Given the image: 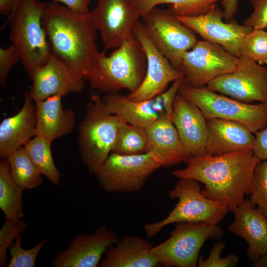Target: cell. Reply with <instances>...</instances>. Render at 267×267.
<instances>
[{"mask_svg":"<svg viewBox=\"0 0 267 267\" xmlns=\"http://www.w3.org/2000/svg\"><path fill=\"white\" fill-rule=\"evenodd\" d=\"M171 119L189 156L206 155L207 120L197 106L178 93L173 103Z\"/></svg>","mask_w":267,"mask_h":267,"instance_id":"obj_19","label":"cell"},{"mask_svg":"<svg viewBox=\"0 0 267 267\" xmlns=\"http://www.w3.org/2000/svg\"><path fill=\"white\" fill-rule=\"evenodd\" d=\"M162 167H164L163 159L154 149L132 155L112 152L94 175L107 192H135L139 191L148 178Z\"/></svg>","mask_w":267,"mask_h":267,"instance_id":"obj_7","label":"cell"},{"mask_svg":"<svg viewBox=\"0 0 267 267\" xmlns=\"http://www.w3.org/2000/svg\"><path fill=\"white\" fill-rule=\"evenodd\" d=\"M143 47L134 35L126 39L109 56L98 52L88 78L90 87L108 93L123 89L130 92L141 85L146 71Z\"/></svg>","mask_w":267,"mask_h":267,"instance_id":"obj_3","label":"cell"},{"mask_svg":"<svg viewBox=\"0 0 267 267\" xmlns=\"http://www.w3.org/2000/svg\"><path fill=\"white\" fill-rule=\"evenodd\" d=\"M253 267H267V252L256 261L253 262Z\"/></svg>","mask_w":267,"mask_h":267,"instance_id":"obj_42","label":"cell"},{"mask_svg":"<svg viewBox=\"0 0 267 267\" xmlns=\"http://www.w3.org/2000/svg\"><path fill=\"white\" fill-rule=\"evenodd\" d=\"M20 60L21 56L13 44L7 48H0V83L4 86L12 66Z\"/></svg>","mask_w":267,"mask_h":267,"instance_id":"obj_37","label":"cell"},{"mask_svg":"<svg viewBox=\"0 0 267 267\" xmlns=\"http://www.w3.org/2000/svg\"><path fill=\"white\" fill-rule=\"evenodd\" d=\"M253 7L251 14L244 20V25L254 29L267 27V0H251Z\"/></svg>","mask_w":267,"mask_h":267,"instance_id":"obj_36","label":"cell"},{"mask_svg":"<svg viewBox=\"0 0 267 267\" xmlns=\"http://www.w3.org/2000/svg\"><path fill=\"white\" fill-rule=\"evenodd\" d=\"M262 160L252 149L220 156L188 157L186 167L172 172L180 178H190L204 184L202 193L226 205L233 212L252 191L255 169Z\"/></svg>","mask_w":267,"mask_h":267,"instance_id":"obj_1","label":"cell"},{"mask_svg":"<svg viewBox=\"0 0 267 267\" xmlns=\"http://www.w3.org/2000/svg\"><path fill=\"white\" fill-rule=\"evenodd\" d=\"M124 122L109 111L102 97L91 96L78 137L81 158L89 174L95 175L112 152Z\"/></svg>","mask_w":267,"mask_h":267,"instance_id":"obj_4","label":"cell"},{"mask_svg":"<svg viewBox=\"0 0 267 267\" xmlns=\"http://www.w3.org/2000/svg\"><path fill=\"white\" fill-rule=\"evenodd\" d=\"M41 23L51 53L77 78L88 80L96 56L97 28L91 15L75 12L58 2L46 4Z\"/></svg>","mask_w":267,"mask_h":267,"instance_id":"obj_2","label":"cell"},{"mask_svg":"<svg viewBox=\"0 0 267 267\" xmlns=\"http://www.w3.org/2000/svg\"><path fill=\"white\" fill-rule=\"evenodd\" d=\"M46 4L39 0H19L7 21L10 40L19 50L31 80L35 71L46 62L51 54L41 23Z\"/></svg>","mask_w":267,"mask_h":267,"instance_id":"obj_5","label":"cell"},{"mask_svg":"<svg viewBox=\"0 0 267 267\" xmlns=\"http://www.w3.org/2000/svg\"><path fill=\"white\" fill-rule=\"evenodd\" d=\"M238 0H222V4L223 7L224 19L226 22L232 19L238 10Z\"/></svg>","mask_w":267,"mask_h":267,"instance_id":"obj_40","label":"cell"},{"mask_svg":"<svg viewBox=\"0 0 267 267\" xmlns=\"http://www.w3.org/2000/svg\"><path fill=\"white\" fill-rule=\"evenodd\" d=\"M24 190L13 179L8 159H2L0 162V208L5 220L19 221L24 218Z\"/></svg>","mask_w":267,"mask_h":267,"instance_id":"obj_26","label":"cell"},{"mask_svg":"<svg viewBox=\"0 0 267 267\" xmlns=\"http://www.w3.org/2000/svg\"><path fill=\"white\" fill-rule=\"evenodd\" d=\"M19 0H0V13L9 15Z\"/></svg>","mask_w":267,"mask_h":267,"instance_id":"obj_41","label":"cell"},{"mask_svg":"<svg viewBox=\"0 0 267 267\" xmlns=\"http://www.w3.org/2000/svg\"><path fill=\"white\" fill-rule=\"evenodd\" d=\"M154 246L139 236H125L109 246L99 267H156L160 265L151 252Z\"/></svg>","mask_w":267,"mask_h":267,"instance_id":"obj_23","label":"cell"},{"mask_svg":"<svg viewBox=\"0 0 267 267\" xmlns=\"http://www.w3.org/2000/svg\"><path fill=\"white\" fill-rule=\"evenodd\" d=\"M32 86L29 94L35 102L55 95L66 96L80 93L85 80L75 77L69 67L51 53L46 62L38 68L32 77Z\"/></svg>","mask_w":267,"mask_h":267,"instance_id":"obj_18","label":"cell"},{"mask_svg":"<svg viewBox=\"0 0 267 267\" xmlns=\"http://www.w3.org/2000/svg\"><path fill=\"white\" fill-rule=\"evenodd\" d=\"M61 95L50 96L45 100L35 102L37 112L36 136L51 141L70 134L76 121L73 111L64 109Z\"/></svg>","mask_w":267,"mask_h":267,"instance_id":"obj_24","label":"cell"},{"mask_svg":"<svg viewBox=\"0 0 267 267\" xmlns=\"http://www.w3.org/2000/svg\"><path fill=\"white\" fill-rule=\"evenodd\" d=\"M48 239H44L29 249L22 247L21 234L18 235L9 248L10 259L7 267H35L38 256L44 248Z\"/></svg>","mask_w":267,"mask_h":267,"instance_id":"obj_32","label":"cell"},{"mask_svg":"<svg viewBox=\"0 0 267 267\" xmlns=\"http://www.w3.org/2000/svg\"><path fill=\"white\" fill-rule=\"evenodd\" d=\"M233 212L234 220L228 229L246 241L248 257L254 262L267 252V218L252 205L249 199Z\"/></svg>","mask_w":267,"mask_h":267,"instance_id":"obj_20","label":"cell"},{"mask_svg":"<svg viewBox=\"0 0 267 267\" xmlns=\"http://www.w3.org/2000/svg\"><path fill=\"white\" fill-rule=\"evenodd\" d=\"M239 61V57L217 44L197 41L181 56L178 69L183 75L182 83L194 88L205 87L215 78L233 71Z\"/></svg>","mask_w":267,"mask_h":267,"instance_id":"obj_11","label":"cell"},{"mask_svg":"<svg viewBox=\"0 0 267 267\" xmlns=\"http://www.w3.org/2000/svg\"><path fill=\"white\" fill-rule=\"evenodd\" d=\"M90 11L104 51L116 48L133 35L141 14L132 0H96Z\"/></svg>","mask_w":267,"mask_h":267,"instance_id":"obj_13","label":"cell"},{"mask_svg":"<svg viewBox=\"0 0 267 267\" xmlns=\"http://www.w3.org/2000/svg\"><path fill=\"white\" fill-rule=\"evenodd\" d=\"M253 189L249 201L252 205L267 218V160L256 167L252 179Z\"/></svg>","mask_w":267,"mask_h":267,"instance_id":"obj_33","label":"cell"},{"mask_svg":"<svg viewBox=\"0 0 267 267\" xmlns=\"http://www.w3.org/2000/svg\"><path fill=\"white\" fill-rule=\"evenodd\" d=\"M205 87L242 102L267 103V68L240 56L233 71L215 78Z\"/></svg>","mask_w":267,"mask_h":267,"instance_id":"obj_12","label":"cell"},{"mask_svg":"<svg viewBox=\"0 0 267 267\" xmlns=\"http://www.w3.org/2000/svg\"><path fill=\"white\" fill-rule=\"evenodd\" d=\"M255 134L252 148L254 155L261 160H267V127Z\"/></svg>","mask_w":267,"mask_h":267,"instance_id":"obj_38","label":"cell"},{"mask_svg":"<svg viewBox=\"0 0 267 267\" xmlns=\"http://www.w3.org/2000/svg\"><path fill=\"white\" fill-rule=\"evenodd\" d=\"M133 35L142 45L146 54V71L140 86L127 97L140 101L151 99L167 89L169 83L182 80L183 75L162 55L149 38L141 22L135 25Z\"/></svg>","mask_w":267,"mask_h":267,"instance_id":"obj_15","label":"cell"},{"mask_svg":"<svg viewBox=\"0 0 267 267\" xmlns=\"http://www.w3.org/2000/svg\"><path fill=\"white\" fill-rule=\"evenodd\" d=\"M149 149H154L162 157L164 167L184 162L189 155L184 149L171 117L162 118L145 128Z\"/></svg>","mask_w":267,"mask_h":267,"instance_id":"obj_25","label":"cell"},{"mask_svg":"<svg viewBox=\"0 0 267 267\" xmlns=\"http://www.w3.org/2000/svg\"><path fill=\"white\" fill-rule=\"evenodd\" d=\"M149 142L146 129L124 121L112 152L121 155H138L148 152Z\"/></svg>","mask_w":267,"mask_h":267,"instance_id":"obj_30","label":"cell"},{"mask_svg":"<svg viewBox=\"0 0 267 267\" xmlns=\"http://www.w3.org/2000/svg\"><path fill=\"white\" fill-rule=\"evenodd\" d=\"M170 237L153 246L151 253L166 267H195L199 252L208 239L222 238L223 232L218 225L205 222L176 223Z\"/></svg>","mask_w":267,"mask_h":267,"instance_id":"obj_9","label":"cell"},{"mask_svg":"<svg viewBox=\"0 0 267 267\" xmlns=\"http://www.w3.org/2000/svg\"><path fill=\"white\" fill-rule=\"evenodd\" d=\"M12 178L24 190H31L43 184L42 174L33 163L24 146L7 158Z\"/></svg>","mask_w":267,"mask_h":267,"instance_id":"obj_28","label":"cell"},{"mask_svg":"<svg viewBox=\"0 0 267 267\" xmlns=\"http://www.w3.org/2000/svg\"><path fill=\"white\" fill-rule=\"evenodd\" d=\"M177 16L204 40L221 46L228 53L237 57L241 56L240 46L242 40L253 30L245 25H239L233 19L229 22H224L223 11L217 6L198 16Z\"/></svg>","mask_w":267,"mask_h":267,"instance_id":"obj_16","label":"cell"},{"mask_svg":"<svg viewBox=\"0 0 267 267\" xmlns=\"http://www.w3.org/2000/svg\"><path fill=\"white\" fill-rule=\"evenodd\" d=\"M169 197L178 199V202L165 219L144 225L146 238L154 237L165 226L173 223L205 222L218 225L230 211L226 205L205 197L199 182L192 179H179L169 191Z\"/></svg>","mask_w":267,"mask_h":267,"instance_id":"obj_6","label":"cell"},{"mask_svg":"<svg viewBox=\"0 0 267 267\" xmlns=\"http://www.w3.org/2000/svg\"><path fill=\"white\" fill-rule=\"evenodd\" d=\"M240 53L260 65L267 64V32L253 29L242 40Z\"/></svg>","mask_w":267,"mask_h":267,"instance_id":"obj_31","label":"cell"},{"mask_svg":"<svg viewBox=\"0 0 267 267\" xmlns=\"http://www.w3.org/2000/svg\"><path fill=\"white\" fill-rule=\"evenodd\" d=\"M53 2L62 3L72 11L82 14L90 13L89 5L91 0H51Z\"/></svg>","mask_w":267,"mask_h":267,"instance_id":"obj_39","label":"cell"},{"mask_svg":"<svg viewBox=\"0 0 267 267\" xmlns=\"http://www.w3.org/2000/svg\"><path fill=\"white\" fill-rule=\"evenodd\" d=\"M51 141L36 136L24 147L27 154L42 175L54 185L60 182L61 174L53 161L51 151Z\"/></svg>","mask_w":267,"mask_h":267,"instance_id":"obj_29","label":"cell"},{"mask_svg":"<svg viewBox=\"0 0 267 267\" xmlns=\"http://www.w3.org/2000/svg\"><path fill=\"white\" fill-rule=\"evenodd\" d=\"M178 93L197 106L207 120L220 118L234 121L252 133L267 127V103H246L206 87L194 88L182 83Z\"/></svg>","mask_w":267,"mask_h":267,"instance_id":"obj_8","label":"cell"},{"mask_svg":"<svg viewBox=\"0 0 267 267\" xmlns=\"http://www.w3.org/2000/svg\"><path fill=\"white\" fill-rule=\"evenodd\" d=\"M181 83L182 80H177L163 93L144 101H133L118 93H108L102 99L111 113L128 123L146 128L162 118L172 117L174 101Z\"/></svg>","mask_w":267,"mask_h":267,"instance_id":"obj_14","label":"cell"},{"mask_svg":"<svg viewBox=\"0 0 267 267\" xmlns=\"http://www.w3.org/2000/svg\"><path fill=\"white\" fill-rule=\"evenodd\" d=\"M29 92L24 93L22 108L16 115L5 118L0 124V157L7 158L36 135V105Z\"/></svg>","mask_w":267,"mask_h":267,"instance_id":"obj_22","label":"cell"},{"mask_svg":"<svg viewBox=\"0 0 267 267\" xmlns=\"http://www.w3.org/2000/svg\"><path fill=\"white\" fill-rule=\"evenodd\" d=\"M117 233L104 225L94 233L80 232L72 238L65 249L60 251L51 262L52 267H98L107 248L118 240Z\"/></svg>","mask_w":267,"mask_h":267,"instance_id":"obj_17","label":"cell"},{"mask_svg":"<svg viewBox=\"0 0 267 267\" xmlns=\"http://www.w3.org/2000/svg\"><path fill=\"white\" fill-rule=\"evenodd\" d=\"M28 223L24 221H11L5 220L0 229V267H7V250L16 238L27 228Z\"/></svg>","mask_w":267,"mask_h":267,"instance_id":"obj_34","label":"cell"},{"mask_svg":"<svg viewBox=\"0 0 267 267\" xmlns=\"http://www.w3.org/2000/svg\"><path fill=\"white\" fill-rule=\"evenodd\" d=\"M142 18L151 42L172 65L178 69L182 54L198 41L195 33L168 9L155 7Z\"/></svg>","mask_w":267,"mask_h":267,"instance_id":"obj_10","label":"cell"},{"mask_svg":"<svg viewBox=\"0 0 267 267\" xmlns=\"http://www.w3.org/2000/svg\"><path fill=\"white\" fill-rule=\"evenodd\" d=\"M207 124L206 155L220 156L253 148L255 136L241 124L213 118L208 120Z\"/></svg>","mask_w":267,"mask_h":267,"instance_id":"obj_21","label":"cell"},{"mask_svg":"<svg viewBox=\"0 0 267 267\" xmlns=\"http://www.w3.org/2000/svg\"><path fill=\"white\" fill-rule=\"evenodd\" d=\"M222 0H132L141 18L153 8L162 4H170L168 10L178 16L195 17L204 14Z\"/></svg>","mask_w":267,"mask_h":267,"instance_id":"obj_27","label":"cell"},{"mask_svg":"<svg viewBox=\"0 0 267 267\" xmlns=\"http://www.w3.org/2000/svg\"><path fill=\"white\" fill-rule=\"evenodd\" d=\"M225 246L223 242L215 243L207 258L199 257L197 267H235L239 262L238 258L231 254L225 258L221 257L222 253Z\"/></svg>","mask_w":267,"mask_h":267,"instance_id":"obj_35","label":"cell"}]
</instances>
